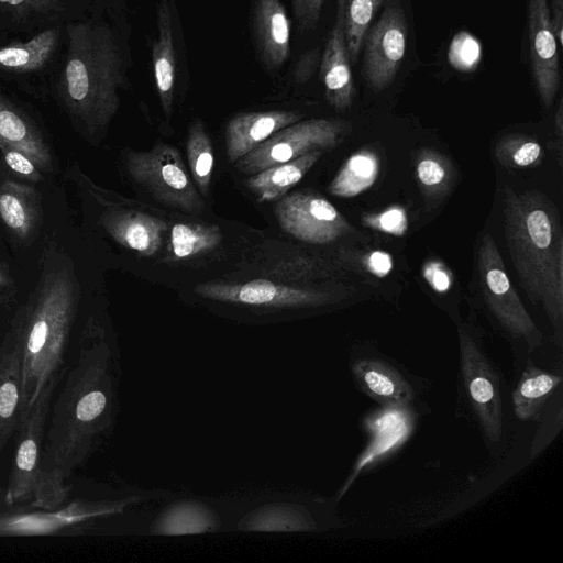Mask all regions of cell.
Masks as SVG:
<instances>
[{
    "instance_id": "8d00e7d4",
    "label": "cell",
    "mask_w": 563,
    "mask_h": 563,
    "mask_svg": "<svg viewBox=\"0 0 563 563\" xmlns=\"http://www.w3.org/2000/svg\"><path fill=\"white\" fill-rule=\"evenodd\" d=\"M325 0H292V12L301 31L317 25Z\"/></svg>"
},
{
    "instance_id": "52a82bcc",
    "label": "cell",
    "mask_w": 563,
    "mask_h": 563,
    "mask_svg": "<svg viewBox=\"0 0 563 563\" xmlns=\"http://www.w3.org/2000/svg\"><path fill=\"white\" fill-rule=\"evenodd\" d=\"M228 531L320 532L331 527L329 504L290 492H254L229 497Z\"/></svg>"
},
{
    "instance_id": "ac0fdd59",
    "label": "cell",
    "mask_w": 563,
    "mask_h": 563,
    "mask_svg": "<svg viewBox=\"0 0 563 563\" xmlns=\"http://www.w3.org/2000/svg\"><path fill=\"white\" fill-rule=\"evenodd\" d=\"M530 62L538 92L549 108L560 87L559 45L554 36L549 0H527Z\"/></svg>"
},
{
    "instance_id": "9c48e42d",
    "label": "cell",
    "mask_w": 563,
    "mask_h": 563,
    "mask_svg": "<svg viewBox=\"0 0 563 563\" xmlns=\"http://www.w3.org/2000/svg\"><path fill=\"white\" fill-rule=\"evenodd\" d=\"M65 373L51 378L21 415L10 478L4 490L5 507L27 504L47 509L42 468L44 434L52 400Z\"/></svg>"
},
{
    "instance_id": "2e32d148",
    "label": "cell",
    "mask_w": 563,
    "mask_h": 563,
    "mask_svg": "<svg viewBox=\"0 0 563 563\" xmlns=\"http://www.w3.org/2000/svg\"><path fill=\"white\" fill-rule=\"evenodd\" d=\"M363 44L366 81L373 90L382 91L397 74L407 46V22L398 0L388 3Z\"/></svg>"
},
{
    "instance_id": "f546056e",
    "label": "cell",
    "mask_w": 563,
    "mask_h": 563,
    "mask_svg": "<svg viewBox=\"0 0 563 563\" xmlns=\"http://www.w3.org/2000/svg\"><path fill=\"white\" fill-rule=\"evenodd\" d=\"M377 156L367 151L352 155L329 185V191L338 197L351 198L369 188L378 176Z\"/></svg>"
},
{
    "instance_id": "4fadbf2b",
    "label": "cell",
    "mask_w": 563,
    "mask_h": 563,
    "mask_svg": "<svg viewBox=\"0 0 563 563\" xmlns=\"http://www.w3.org/2000/svg\"><path fill=\"white\" fill-rule=\"evenodd\" d=\"M346 128L345 122L332 119L298 121L274 133L234 165L240 172L253 175L309 152L335 146Z\"/></svg>"
},
{
    "instance_id": "8fae6325",
    "label": "cell",
    "mask_w": 563,
    "mask_h": 563,
    "mask_svg": "<svg viewBox=\"0 0 563 563\" xmlns=\"http://www.w3.org/2000/svg\"><path fill=\"white\" fill-rule=\"evenodd\" d=\"M194 292L207 300L268 311V313L317 308L335 300L333 294L329 291L264 278L238 284H199Z\"/></svg>"
},
{
    "instance_id": "277c9868",
    "label": "cell",
    "mask_w": 563,
    "mask_h": 563,
    "mask_svg": "<svg viewBox=\"0 0 563 563\" xmlns=\"http://www.w3.org/2000/svg\"><path fill=\"white\" fill-rule=\"evenodd\" d=\"M504 230L522 288L542 305L561 342L563 232L556 206L543 194L504 189Z\"/></svg>"
},
{
    "instance_id": "83f0119b",
    "label": "cell",
    "mask_w": 563,
    "mask_h": 563,
    "mask_svg": "<svg viewBox=\"0 0 563 563\" xmlns=\"http://www.w3.org/2000/svg\"><path fill=\"white\" fill-rule=\"evenodd\" d=\"M562 383V377L538 367L530 366L521 375L512 391V406L516 416L523 420H536L540 411Z\"/></svg>"
},
{
    "instance_id": "5b68a950",
    "label": "cell",
    "mask_w": 563,
    "mask_h": 563,
    "mask_svg": "<svg viewBox=\"0 0 563 563\" xmlns=\"http://www.w3.org/2000/svg\"><path fill=\"white\" fill-rule=\"evenodd\" d=\"M67 198L63 179L49 187L35 186L0 167V249L32 272Z\"/></svg>"
},
{
    "instance_id": "3957f363",
    "label": "cell",
    "mask_w": 563,
    "mask_h": 563,
    "mask_svg": "<svg viewBox=\"0 0 563 563\" xmlns=\"http://www.w3.org/2000/svg\"><path fill=\"white\" fill-rule=\"evenodd\" d=\"M65 34L66 55L54 96L73 129L96 145L119 110L122 51L111 27L93 19L69 22Z\"/></svg>"
},
{
    "instance_id": "1f68e13d",
    "label": "cell",
    "mask_w": 563,
    "mask_h": 563,
    "mask_svg": "<svg viewBox=\"0 0 563 563\" xmlns=\"http://www.w3.org/2000/svg\"><path fill=\"white\" fill-rule=\"evenodd\" d=\"M383 0H345L344 31L349 57L355 63L371 22Z\"/></svg>"
},
{
    "instance_id": "ab89813d",
    "label": "cell",
    "mask_w": 563,
    "mask_h": 563,
    "mask_svg": "<svg viewBox=\"0 0 563 563\" xmlns=\"http://www.w3.org/2000/svg\"><path fill=\"white\" fill-rule=\"evenodd\" d=\"M424 277L428 283L439 292H444L450 287L448 273L438 264H430L424 269Z\"/></svg>"
},
{
    "instance_id": "603a6c76",
    "label": "cell",
    "mask_w": 563,
    "mask_h": 563,
    "mask_svg": "<svg viewBox=\"0 0 563 563\" xmlns=\"http://www.w3.org/2000/svg\"><path fill=\"white\" fill-rule=\"evenodd\" d=\"M351 372L361 390L384 405H408L415 389L391 364L376 357L354 361Z\"/></svg>"
},
{
    "instance_id": "7c38bea8",
    "label": "cell",
    "mask_w": 563,
    "mask_h": 563,
    "mask_svg": "<svg viewBox=\"0 0 563 563\" xmlns=\"http://www.w3.org/2000/svg\"><path fill=\"white\" fill-rule=\"evenodd\" d=\"M478 273L483 296L490 312L509 334L525 340L529 352H532L541 344L542 334L514 289L490 234H485L479 245Z\"/></svg>"
},
{
    "instance_id": "4dcf8cb0",
    "label": "cell",
    "mask_w": 563,
    "mask_h": 563,
    "mask_svg": "<svg viewBox=\"0 0 563 563\" xmlns=\"http://www.w3.org/2000/svg\"><path fill=\"white\" fill-rule=\"evenodd\" d=\"M186 151L192 181L200 195L206 197L212 178L214 156L209 134L199 120L189 128Z\"/></svg>"
},
{
    "instance_id": "44dd1931",
    "label": "cell",
    "mask_w": 563,
    "mask_h": 563,
    "mask_svg": "<svg viewBox=\"0 0 563 563\" xmlns=\"http://www.w3.org/2000/svg\"><path fill=\"white\" fill-rule=\"evenodd\" d=\"M21 345L16 334L3 327V355L0 365V451L15 434L21 418ZM5 507L0 488V508Z\"/></svg>"
},
{
    "instance_id": "f1b7e54d",
    "label": "cell",
    "mask_w": 563,
    "mask_h": 563,
    "mask_svg": "<svg viewBox=\"0 0 563 563\" xmlns=\"http://www.w3.org/2000/svg\"><path fill=\"white\" fill-rule=\"evenodd\" d=\"M67 12L66 0H0V14L21 30L54 25Z\"/></svg>"
},
{
    "instance_id": "ffe728a7",
    "label": "cell",
    "mask_w": 563,
    "mask_h": 563,
    "mask_svg": "<svg viewBox=\"0 0 563 563\" xmlns=\"http://www.w3.org/2000/svg\"><path fill=\"white\" fill-rule=\"evenodd\" d=\"M301 118L300 112L288 110L245 112L233 117L224 133L229 162L234 164L274 133L300 121Z\"/></svg>"
},
{
    "instance_id": "ba28073f",
    "label": "cell",
    "mask_w": 563,
    "mask_h": 563,
    "mask_svg": "<svg viewBox=\"0 0 563 563\" xmlns=\"http://www.w3.org/2000/svg\"><path fill=\"white\" fill-rule=\"evenodd\" d=\"M229 497L170 492L140 505L122 519L128 533L145 537H177L228 532Z\"/></svg>"
},
{
    "instance_id": "d4e9b609",
    "label": "cell",
    "mask_w": 563,
    "mask_h": 563,
    "mask_svg": "<svg viewBox=\"0 0 563 563\" xmlns=\"http://www.w3.org/2000/svg\"><path fill=\"white\" fill-rule=\"evenodd\" d=\"M153 73L161 106L167 118L172 115L175 81L176 49L169 0H161L157 8V37L152 47Z\"/></svg>"
},
{
    "instance_id": "9a60e30c",
    "label": "cell",
    "mask_w": 563,
    "mask_h": 563,
    "mask_svg": "<svg viewBox=\"0 0 563 563\" xmlns=\"http://www.w3.org/2000/svg\"><path fill=\"white\" fill-rule=\"evenodd\" d=\"M280 228L310 244H325L351 232L352 228L338 209L323 197L294 192L275 207Z\"/></svg>"
},
{
    "instance_id": "4316f807",
    "label": "cell",
    "mask_w": 563,
    "mask_h": 563,
    "mask_svg": "<svg viewBox=\"0 0 563 563\" xmlns=\"http://www.w3.org/2000/svg\"><path fill=\"white\" fill-rule=\"evenodd\" d=\"M223 235L216 224L179 222L168 229L164 260L180 262L216 250Z\"/></svg>"
},
{
    "instance_id": "8992f818",
    "label": "cell",
    "mask_w": 563,
    "mask_h": 563,
    "mask_svg": "<svg viewBox=\"0 0 563 563\" xmlns=\"http://www.w3.org/2000/svg\"><path fill=\"white\" fill-rule=\"evenodd\" d=\"M168 492L132 487L112 497L75 499L54 509L1 507L0 537L82 534L99 522L122 518L137 506Z\"/></svg>"
},
{
    "instance_id": "7a4b0ae2",
    "label": "cell",
    "mask_w": 563,
    "mask_h": 563,
    "mask_svg": "<svg viewBox=\"0 0 563 563\" xmlns=\"http://www.w3.org/2000/svg\"><path fill=\"white\" fill-rule=\"evenodd\" d=\"M120 379L118 347L99 316L89 311L80 327L76 361L51 407L42 460L47 509L65 503L67 479L112 434Z\"/></svg>"
},
{
    "instance_id": "6da1fadb",
    "label": "cell",
    "mask_w": 563,
    "mask_h": 563,
    "mask_svg": "<svg viewBox=\"0 0 563 563\" xmlns=\"http://www.w3.org/2000/svg\"><path fill=\"white\" fill-rule=\"evenodd\" d=\"M91 254L67 199L22 299L3 316L21 345V415L51 378L66 372L68 345L88 312Z\"/></svg>"
},
{
    "instance_id": "74e56055",
    "label": "cell",
    "mask_w": 563,
    "mask_h": 563,
    "mask_svg": "<svg viewBox=\"0 0 563 563\" xmlns=\"http://www.w3.org/2000/svg\"><path fill=\"white\" fill-rule=\"evenodd\" d=\"M368 223L390 234L401 235L407 230L406 213L400 208H391L377 217L368 218Z\"/></svg>"
},
{
    "instance_id": "f6af8a7d",
    "label": "cell",
    "mask_w": 563,
    "mask_h": 563,
    "mask_svg": "<svg viewBox=\"0 0 563 563\" xmlns=\"http://www.w3.org/2000/svg\"><path fill=\"white\" fill-rule=\"evenodd\" d=\"M0 321H1V318H0ZM2 355H3V327H2V324H0V365H1V361H2Z\"/></svg>"
},
{
    "instance_id": "f35d334b",
    "label": "cell",
    "mask_w": 563,
    "mask_h": 563,
    "mask_svg": "<svg viewBox=\"0 0 563 563\" xmlns=\"http://www.w3.org/2000/svg\"><path fill=\"white\" fill-rule=\"evenodd\" d=\"M419 181L424 187H437L441 185L446 176V172L442 163L434 156H424L417 166Z\"/></svg>"
},
{
    "instance_id": "836d02e7",
    "label": "cell",
    "mask_w": 563,
    "mask_h": 563,
    "mask_svg": "<svg viewBox=\"0 0 563 563\" xmlns=\"http://www.w3.org/2000/svg\"><path fill=\"white\" fill-rule=\"evenodd\" d=\"M32 272L20 266L0 249V316H8L20 302Z\"/></svg>"
},
{
    "instance_id": "e0dca14e",
    "label": "cell",
    "mask_w": 563,
    "mask_h": 563,
    "mask_svg": "<svg viewBox=\"0 0 563 563\" xmlns=\"http://www.w3.org/2000/svg\"><path fill=\"white\" fill-rule=\"evenodd\" d=\"M0 146L23 152L47 176L62 178L63 170L46 130L32 113L1 91Z\"/></svg>"
},
{
    "instance_id": "cb8c5ba5",
    "label": "cell",
    "mask_w": 563,
    "mask_h": 563,
    "mask_svg": "<svg viewBox=\"0 0 563 563\" xmlns=\"http://www.w3.org/2000/svg\"><path fill=\"white\" fill-rule=\"evenodd\" d=\"M59 41L60 29L54 24L25 42L0 46V74L22 77L44 69L57 53Z\"/></svg>"
},
{
    "instance_id": "7402d4cb",
    "label": "cell",
    "mask_w": 563,
    "mask_h": 563,
    "mask_svg": "<svg viewBox=\"0 0 563 563\" xmlns=\"http://www.w3.org/2000/svg\"><path fill=\"white\" fill-rule=\"evenodd\" d=\"M253 30L262 63L277 70L289 55L290 23L282 0H255Z\"/></svg>"
},
{
    "instance_id": "30bf717a",
    "label": "cell",
    "mask_w": 563,
    "mask_h": 563,
    "mask_svg": "<svg viewBox=\"0 0 563 563\" xmlns=\"http://www.w3.org/2000/svg\"><path fill=\"white\" fill-rule=\"evenodd\" d=\"M124 166L130 178L162 203L191 214L203 211L199 190L174 146L157 144L145 152L129 151Z\"/></svg>"
},
{
    "instance_id": "60d3db41",
    "label": "cell",
    "mask_w": 563,
    "mask_h": 563,
    "mask_svg": "<svg viewBox=\"0 0 563 563\" xmlns=\"http://www.w3.org/2000/svg\"><path fill=\"white\" fill-rule=\"evenodd\" d=\"M550 19L559 48H563V0H551Z\"/></svg>"
},
{
    "instance_id": "5bb4252c",
    "label": "cell",
    "mask_w": 563,
    "mask_h": 563,
    "mask_svg": "<svg viewBox=\"0 0 563 563\" xmlns=\"http://www.w3.org/2000/svg\"><path fill=\"white\" fill-rule=\"evenodd\" d=\"M459 340L461 375L467 402L486 438L492 442H499L505 428L498 374L467 331L460 329Z\"/></svg>"
},
{
    "instance_id": "d590c367",
    "label": "cell",
    "mask_w": 563,
    "mask_h": 563,
    "mask_svg": "<svg viewBox=\"0 0 563 563\" xmlns=\"http://www.w3.org/2000/svg\"><path fill=\"white\" fill-rule=\"evenodd\" d=\"M504 144L508 147H497V157L503 164L526 167L536 163L541 155L540 145L530 140L514 139Z\"/></svg>"
},
{
    "instance_id": "d6986e66",
    "label": "cell",
    "mask_w": 563,
    "mask_h": 563,
    "mask_svg": "<svg viewBox=\"0 0 563 563\" xmlns=\"http://www.w3.org/2000/svg\"><path fill=\"white\" fill-rule=\"evenodd\" d=\"M345 0H336L335 22L329 33L320 64L325 98L336 110L347 109L353 100L354 85L344 31Z\"/></svg>"
},
{
    "instance_id": "7bdbcfd3",
    "label": "cell",
    "mask_w": 563,
    "mask_h": 563,
    "mask_svg": "<svg viewBox=\"0 0 563 563\" xmlns=\"http://www.w3.org/2000/svg\"><path fill=\"white\" fill-rule=\"evenodd\" d=\"M316 56L317 54L314 52H309L299 60L296 69V77L299 81H305L309 78L306 71L307 68L310 73H313Z\"/></svg>"
},
{
    "instance_id": "b9f144b4",
    "label": "cell",
    "mask_w": 563,
    "mask_h": 563,
    "mask_svg": "<svg viewBox=\"0 0 563 563\" xmlns=\"http://www.w3.org/2000/svg\"><path fill=\"white\" fill-rule=\"evenodd\" d=\"M367 266L372 273L383 277L390 272L393 263L387 253L375 251L369 255Z\"/></svg>"
},
{
    "instance_id": "e575fe53",
    "label": "cell",
    "mask_w": 563,
    "mask_h": 563,
    "mask_svg": "<svg viewBox=\"0 0 563 563\" xmlns=\"http://www.w3.org/2000/svg\"><path fill=\"white\" fill-rule=\"evenodd\" d=\"M0 167L11 177L35 186L49 187L62 179L51 178L27 155L11 146H0Z\"/></svg>"
},
{
    "instance_id": "484cf974",
    "label": "cell",
    "mask_w": 563,
    "mask_h": 563,
    "mask_svg": "<svg viewBox=\"0 0 563 563\" xmlns=\"http://www.w3.org/2000/svg\"><path fill=\"white\" fill-rule=\"evenodd\" d=\"M322 153L323 150H316L289 162L271 166L251 175L246 179V186L258 201L280 199L302 179Z\"/></svg>"
},
{
    "instance_id": "ee69618b",
    "label": "cell",
    "mask_w": 563,
    "mask_h": 563,
    "mask_svg": "<svg viewBox=\"0 0 563 563\" xmlns=\"http://www.w3.org/2000/svg\"><path fill=\"white\" fill-rule=\"evenodd\" d=\"M562 117H563V110H562V101H560L559 103V108H558V112H556V126H558V131H559V134L561 135L562 133Z\"/></svg>"
},
{
    "instance_id": "d6a6232c",
    "label": "cell",
    "mask_w": 563,
    "mask_h": 563,
    "mask_svg": "<svg viewBox=\"0 0 563 563\" xmlns=\"http://www.w3.org/2000/svg\"><path fill=\"white\" fill-rule=\"evenodd\" d=\"M264 273L283 284L307 283L331 275L332 268L321 260L306 255H295L273 263Z\"/></svg>"
}]
</instances>
